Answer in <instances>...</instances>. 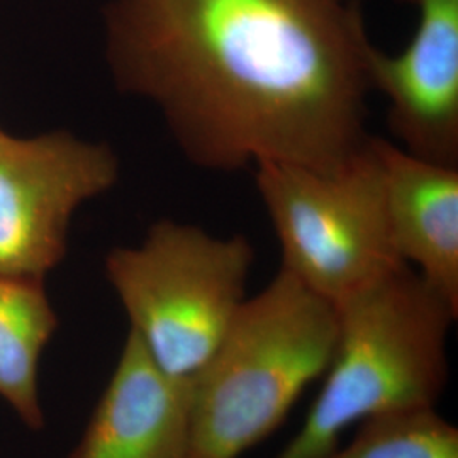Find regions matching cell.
Listing matches in <instances>:
<instances>
[{
	"label": "cell",
	"instance_id": "10",
	"mask_svg": "<svg viewBox=\"0 0 458 458\" xmlns=\"http://www.w3.org/2000/svg\"><path fill=\"white\" fill-rule=\"evenodd\" d=\"M56 327L41 280L0 277V397L36 431L45 426L38 369Z\"/></svg>",
	"mask_w": 458,
	"mask_h": 458
},
{
	"label": "cell",
	"instance_id": "1",
	"mask_svg": "<svg viewBox=\"0 0 458 458\" xmlns=\"http://www.w3.org/2000/svg\"><path fill=\"white\" fill-rule=\"evenodd\" d=\"M107 60L192 165L336 172L370 140L359 0H113Z\"/></svg>",
	"mask_w": 458,
	"mask_h": 458
},
{
	"label": "cell",
	"instance_id": "6",
	"mask_svg": "<svg viewBox=\"0 0 458 458\" xmlns=\"http://www.w3.org/2000/svg\"><path fill=\"white\" fill-rule=\"evenodd\" d=\"M117 181L111 148L68 132L0 131V277L43 280L65 257L72 216Z\"/></svg>",
	"mask_w": 458,
	"mask_h": 458
},
{
	"label": "cell",
	"instance_id": "12",
	"mask_svg": "<svg viewBox=\"0 0 458 458\" xmlns=\"http://www.w3.org/2000/svg\"><path fill=\"white\" fill-rule=\"evenodd\" d=\"M406 2H411V0H406Z\"/></svg>",
	"mask_w": 458,
	"mask_h": 458
},
{
	"label": "cell",
	"instance_id": "13",
	"mask_svg": "<svg viewBox=\"0 0 458 458\" xmlns=\"http://www.w3.org/2000/svg\"><path fill=\"white\" fill-rule=\"evenodd\" d=\"M185 458H194V457H185Z\"/></svg>",
	"mask_w": 458,
	"mask_h": 458
},
{
	"label": "cell",
	"instance_id": "7",
	"mask_svg": "<svg viewBox=\"0 0 458 458\" xmlns=\"http://www.w3.org/2000/svg\"><path fill=\"white\" fill-rule=\"evenodd\" d=\"M418 26L391 55H369L372 92L387 100L397 147L428 162L458 166V0H411Z\"/></svg>",
	"mask_w": 458,
	"mask_h": 458
},
{
	"label": "cell",
	"instance_id": "4",
	"mask_svg": "<svg viewBox=\"0 0 458 458\" xmlns=\"http://www.w3.org/2000/svg\"><path fill=\"white\" fill-rule=\"evenodd\" d=\"M253 263L246 236L164 219L141 245L109 251L106 276L148 355L194 380L242 310Z\"/></svg>",
	"mask_w": 458,
	"mask_h": 458
},
{
	"label": "cell",
	"instance_id": "5",
	"mask_svg": "<svg viewBox=\"0 0 458 458\" xmlns=\"http://www.w3.org/2000/svg\"><path fill=\"white\" fill-rule=\"evenodd\" d=\"M255 187L282 250V270L340 304L406 265L389 228L377 136L336 172L265 162Z\"/></svg>",
	"mask_w": 458,
	"mask_h": 458
},
{
	"label": "cell",
	"instance_id": "3",
	"mask_svg": "<svg viewBox=\"0 0 458 458\" xmlns=\"http://www.w3.org/2000/svg\"><path fill=\"white\" fill-rule=\"evenodd\" d=\"M336 308L285 270L248 295L194 378L189 457L240 458L267 440L335 352Z\"/></svg>",
	"mask_w": 458,
	"mask_h": 458
},
{
	"label": "cell",
	"instance_id": "9",
	"mask_svg": "<svg viewBox=\"0 0 458 458\" xmlns=\"http://www.w3.org/2000/svg\"><path fill=\"white\" fill-rule=\"evenodd\" d=\"M394 246L458 308V166L428 162L377 138Z\"/></svg>",
	"mask_w": 458,
	"mask_h": 458
},
{
	"label": "cell",
	"instance_id": "8",
	"mask_svg": "<svg viewBox=\"0 0 458 458\" xmlns=\"http://www.w3.org/2000/svg\"><path fill=\"white\" fill-rule=\"evenodd\" d=\"M194 380L166 374L128 333L114 372L70 458H185Z\"/></svg>",
	"mask_w": 458,
	"mask_h": 458
},
{
	"label": "cell",
	"instance_id": "2",
	"mask_svg": "<svg viewBox=\"0 0 458 458\" xmlns=\"http://www.w3.org/2000/svg\"><path fill=\"white\" fill-rule=\"evenodd\" d=\"M338 331L321 391L276 458H318L350 426L437 410L448 382V335L458 308L410 265L336 304Z\"/></svg>",
	"mask_w": 458,
	"mask_h": 458
},
{
	"label": "cell",
	"instance_id": "11",
	"mask_svg": "<svg viewBox=\"0 0 458 458\" xmlns=\"http://www.w3.org/2000/svg\"><path fill=\"white\" fill-rule=\"evenodd\" d=\"M318 458H458V428L437 410L378 416Z\"/></svg>",
	"mask_w": 458,
	"mask_h": 458
}]
</instances>
